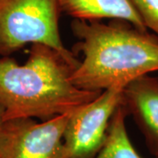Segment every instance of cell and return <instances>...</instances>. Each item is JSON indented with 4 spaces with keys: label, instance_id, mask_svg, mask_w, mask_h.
Segmentation results:
<instances>
[{
    "label": "cell",
    "instance_id": "obj_6",
    "mask_svg": "<svg viewBox=\"0 0 158 158\" xmlns=\"http://www.w3.org/2000/svg\"><path fill=\"white\" fill-rule=\"evenodd\" d=\"M121 106L132 115L152 155L158 154V78L141 76L122 90Z\"/></svg>",
    "mask_w": 158,
    "mask_h": 158
},
{
    "label": "cell",
    "instance_id": "obj_3",
    "mask_svg": "<svg viewBox=\"0 0 158 158\" xmlns=\"http://www.w3.org/2000/svg\"><path fill=\"white\" fill-rule=\"evenodd\" d=\"M60 12L57 0H0V56H9L28 43L43 44L77 67L80 61L60 36Z\"/></svg>",
    "mask_w": 158,
    "mask_h": 158
},
{
    "label": "cell",
    "instance_id": "obj_4",
    "mask_svg": "<svg viewBox=\"0 0 158 158\" xmlns=\"http://www.w3.org/2000/svg\"><path fill=\"white\" fill-rule=\"evenodd\" d=\"M123 86L103 90L94 100L70 113L63 134L62 158H95L121 102Z\"/></svg>",
    "mask_w": 158,
    "mask_h": 158
},
{
    "label": "cell",
    "instance_id": "obj_2",
    "mask_svg": "<svg viewBox=\"0 0 158 158\" xmlns=\"http://www.w3.org/2000/svg\"><path fill=\"white\" fill-rule=\"evenodd\" d=\"M77 66L49 46L32 44L22 65L9 56L0 58V103L6 120L50 118L72 113L94 100L102 91L83 90L71 75Z\"/></svg>",
    "mask_w": 158,
    "mask_h": 158
},
{
    "label": "cell",
    "instance_id": "obj_8",
    "mask_svg": "<svg viewBox=\"0 0 158 158\" xmlns=\"http://www.w3.org/2000/svg\"><path fill=\"white\" fill-rule=\"evenodd\" d=\"M127 116L120 104L111 119L106 141L95 158H142L130 141L126 127Z\"/></svg>",
    "mask_w": 158,
    "mask_h": 158
},
{
    "label": "cell",
    "instance_id": "obj_7",
    "mask_svg": "<svg viewBox=\"0 0 158 158\" xmlns=\"http://www.w3.org/2000/svg\"><path fill=\"white\" fill-rule=\"evenodd\" d=\"M59 9L74 19L98 21L103 19H123L148 31L132 0H57Z\"/></svg>",
    "mask_w": 158,
    "mask_h": 158
},
{
    "label": "cell",
    "instance_id": "obj_10",
    "mask_svg": "<svg viewBox=\"0 0 158 158\" xmlns=\"http://www.w3.org/2000/svg\"><path fill=\"white\" fill-rule=\"evenodd\" d=\"M5 122H6V112H5L4 106L0 103V135H1V132H2Z\"/></svg>",
    "mask_w": 158,
    "mask_h": 158
},
{
    "label": "cell",
    "instance_id": "obj_1",
    "mask_svg": "<svg viewBox=\"0 0 158 158\" xmlns=\"http://www.w3.org/2000/svg\"><path fill=\"white\" fill-rule=\"evenodd\" d=\"M74 35L79 40L74 53L84 58L71 80L83 90L103 91L125 87L141 76L158 71V37L123 19L99 21L74 19Z\"/></svg>",
    "mask_w": 158,
    "mask_h": 158
},
{
    "label": "cell",
    "instance_id": "obj_5",
    "mask_svg": "<svg viewBox=\"0 0 158 158\" xmlns=\"http://www.w3.org/2000/svg\"><path fill=\"white\" fill-rule=\"evenodd\" d=\"M69 113L44 120H6L0 135V158H62L63 134Z\"/></svg>",
    "mask_w": 158,
    "mask_h": 158
},
{
    "label": "cell",
    "instance_id": "obj_11",
    "mask_svg": "<svg viewBox=\"0 0 158 158\" xmlns=\"http://www.w3.org/2000/svg\"><path fill=\"white\" fill-rule=\"evenodd\" d=\"M155 158H158V154L156 155V156H155Z\"/></svg>",
    "mask_w": 158,
    "mask_h": 158
},
{
    "label": "cell",
    "instance_id": "obj_9",
    "mask_svg": "<svg viewBox=\"0 0 158 158\" xmlns=\"http://www.w3.org/2000/svg\"><path fill=\"white\" fill-rule=\"evenodd\" d=\"M148 30L158 37V0H132Z\"/></svg>",
    "mask_w": 158,
    "mask_h": 158
}]
</instances>
